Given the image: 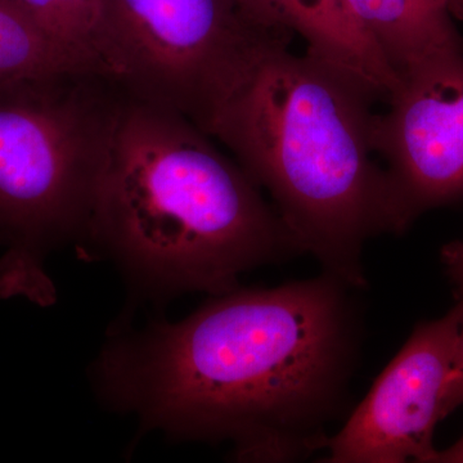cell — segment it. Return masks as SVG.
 Here are the masks:
<instances>
[{"label":"cell","mask_w":463,"mask_h":463,"mask_svg":"<svg viewBox=\"0 0 463 463\" xmlns=\"http://www.w3.org/2000/svg\"><path fill=\"white\" fill-rule=\"evenodd\" d=\"M349 286L322 273L216 295L181 322L114 335L93 367L112 410L239 461L294 462L328 443L361 345Z\"/></svg>","instance_id":"6da1fadb"},{"label":"cell","mask_w":463,"mask_h":463,"mask_svg":"<svg viewBox=\"0 0 463 463\" xmlns=\"http://www.w3.org/2000/svg\"><path fill=\"white\" fill-rule=\"evenodd\" d=\"M157 295L225 294L301 254L257 183L191 118L121 87L83 242Z\"/></svg>","instance_id":"7a4b0ae2"},{"label":"cell","mask_w":463,"mask_h":463,"mask_svg":"<svg viewBox=\"0 0 463 463\" xmlns=\"http://www.w3.org/2000/svg\"><path fill=\"white\" fill-rule=\"evenodd\" d=\"M265 43L201 129L215 137L259 188L301 252L353 289L367 288L371 237L402 233L386 170L373 160L371 100L328 67Z\"/></svg>","instance_id":"3957f363"},{"label":"cell","mask_w":463,"mask_h":463,"mask_svg":"<svg viewBox=\"0 0 463 463\" xmlns=\"http://www.w3.org/2000/svg\"><path fill=\"white\" fill-rule=\"evenodd\" d=\"M120 93L90 72L0 87V298L56 303L47 259L83 245Z\"/></svg>","instance_id":"277c9868"},{"label":"cell","mask_w":463,"mask_h":463,"mask_svg":"<svg viewBox=\"0 0 463 463\" xmlns=\"http://www.w3.org/2000/svg\"><path fill=\"white\" fill-rule=\"evenodd\" d=\"M120 76L133 96L203 127L246 62L274 39L237 0H105Z\"/></svg>","instance_id":"5b68a950"},{"label":"cell","mask_w":463,"mask_h":463,"mask_svg":"<svg viewBox=\"0 0 463 463\" xmlns=\"http://www.w3.org/2000/svg\"><path fill=\"white\" fill-rule=\"evenodd\" d=\"M388 105L374 115L373 143L404 232L422 213L463 199V53L408 72Z\"/></svg>","instance_id":"8992f818"},{"label":"cell","mask_w":463,"mask_h":463,"mask_svg":"<svg viewBox=\"0 0 463 463\" xmlns=\"http://www.w3.org/2000/svg\"><path fill=\"white\" fill-rule=\"evenodd\" d=\"M461 307L417 326L344 428L328 439L330 463H431L434 432L455 362Z\"/></svg>","instance_id":"52a82bcc"},{"label":"cell","mask_w":463,"mask_h":463,"mask_svg":"<svg viewBox=\"0 0 463 463\" xmlns=\"http://www.w3.org/2000/svg\"><path fill=\"white\" fill-rule=\"evenodd\" d=\"M254 25L298 33L307 56L336 72L371 102L389 103L401 87L390 66L347 0H237Z\"/></svg>","instance_id":"ba28073f"},{"label":"cell","mask_w":463,"mask_h":463,"mask_svg":"<svg viewBox=\"0 0 463 463\" xmlns=\"http://www.w3.org/2000/svg\"><path fill=\"white\" fill-rule=\"evenodd\" d=\"M359 23L403 78L435 58L463 53L443 0H347Z\"/></svg>","instance_id":"9c48e42d"},{"label":"cell","mask_w":463,"mask_h":463,"mask_svg":"<svg viewBox=\"0 0 463 463\" xmlns=\"http://www.w3.org/2000/svg\"><path fill=\"white\" fill-rule=\"evenodd\" d=\"M66 56L118 83L120 63L105 0H14Z\"/></svg>","instance_id":"30bf717a"},{"label":"cell","mask_w":463,"mask_h":463,"mask_svg":"<svg viewBox=\"0 0 463 463\" xmlns=\"http://www.w3.org/2000/svg\"><path fill=\"white\" fill-rule=\"evenodd\" d=\"M63 72L90 71L58 50L14 0H0V87Z\"/></svg>","instance_id":"8fae6325"},{"label":"cell","mask_w":463,"mask_h":463,"mask_svg":"<svg viewBox=\"0 0 463 463\" xmlns=\"http://www.w3.org/2000/svg\"><path fill=\"white\" fill-rule=\"evenodd\" d=\"M459 307H461V323H459L455 362H453L452 373L448 380L446 397H444L446 417L463 404V300L459 303Z\"/></svg>","instance_id":"7c38bea8"},{"label":"cell","mask_w":463,"mask_h":463,"mask_svg":"<svg viewBox=\"0 0 463 463\" xmlns=\"http://www.w3.org/2000/svg\"><path fill=\"white\" fill-rule=\"evenodd\" d=\"M441 255L450 279L463 289V241L449 243Z\"/></svg>","instance_id":"4fadbf2b"},{"label":"cell","mask_w":463,"mask_h":463,"mask_svg":"<svg viewBox=\"0 0 463 463\" xmlns=\"http://www.w3.org/2000/svg\"><path fill=\"white\" fill-rule=\"evenodd\" d=\"M431 463H463V437L452 447L437 450Z\"/></svg>","instance_id":"5bb4252c"},{"label":"cell","mask_w":463,"mask_h":463,"mask_svg":"<svg viewBox=\"0 0 463 463\" xmlns=\"http://www.w3.org/2000/svg\"><path fill=\"white\" fill-rule=\"evenodd\" d=\"M450 16L463 20V0H443Z\"/></svg>","instance_id":"9a60e30c"}]
</instances>
